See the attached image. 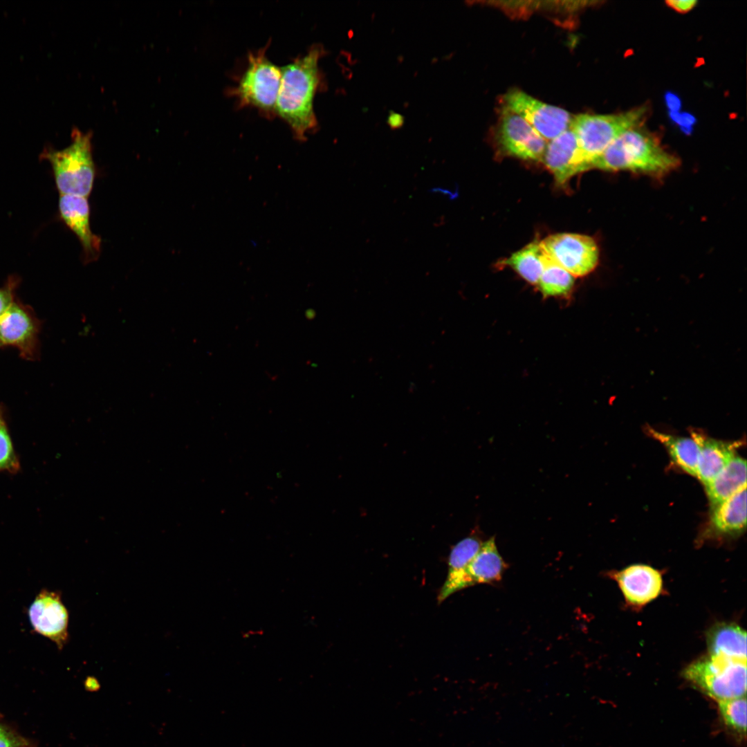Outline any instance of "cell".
Listing matches in <instances>:
<instances>
[{
	"label": "cell",
	"mask_w": 747,
	"mask_h": 747,
	"mask_svg": "<svg viewBox=\"0 0 747 747\" xmlns=\"http://www.w3.org/2000/svg\"><path fill=\"white\" fill-rule=\"evenodd\" d=\"M324 54L322 45H313L304 55L281 68L275 113L287 122L299 141H304L317 125L313 101L322 85L318 62Z\"/></svg>",
	"instance_id": "cell-1"
},
{
	"label": "cell",
	"mask_w": 747,
	"mask_h": 747,
	"mask_svg": "<svg viewBox=\"0 0 747 747\" xmlns=\"http://www.w3.org/2000/svg\"><path fill=\"white\" fill-rule=\"evenodd\" d=\"M679 164V159L665 149L658 138L639 126L616 138L593 162L591 169L662 176Z\"/></svg>",
	"instance_id": "cell-2"
},
{
	"label": "cell",
	"mask_w": 747,
	"mask_h": 747,
	"mask_svg": "<svg viewBox=\"0 0 747 747\" xmlns=\"http://www.w3.org/2000/svg\"><path fill=\"white\" fill-rule=\"evenodd\" d=\"M53 168L60 195L88 198L95 178L91 134L75 129L71 144L62 150H47L43 154Z\"/></svg>",
	"instance_id": "cell-3"
},
{
	"label": "cell",
	"mask_w": 747,
	"mask_h": 747,
	"mask_svg": "<svg viewBox=\"0 0 747 747\" xmlns=\"http://www.w3.org/2000/svg\"><path fill=\"white\" fill-rule=\"evenodd\" d=\"M646 106L615 114L582 113L572 118L570 128L576 136L582 158L587 170L593 162L620 134L641 126Z\"/></svg>",
	"instance_id": "cell-4"
},
{
	"label": "cell",
	"mask_w": 747,
	"mask_h": 747,
	"mask_svg": "<svg viewBox=\"0 0 747 747\" xmlns=\"http://www.w3.org/2000/svg\"><path fill=\"white\" fill-rule=\"evenodd\" d=\"M683 676L717 701L746 696V661L710 655L690 665Z\"/></svg>",
	"instance_id": "cell-5"
},
{
	"label": "cell",
	"mask_w": 747,
	"mask_h": 747,
	"mask_svg": "<svg viewBox=\"0 0 747 747\" xmlns=\"http://www.w3.org/2000/svg\"><path fill=\"white\" fill-rule=\"evenodd\" d=\"M267 48L248 55V65L230 94L239 105L258 109L266 116L275 113V107L282 78L281 68L268 59Z\"/></svg>",
	"instance_id": "cell-6"
},
{
	"label": "cell",
	"mask_w": 747,
	"mask_h": 747,
	"mask_svg": "<svg viewBox=\"0 0 747 747\" xmlns=\"http://www.w3.org/2000/svg\"><path fill=\"white\" fill-rule=\"evenodd\" d=\"M546 254L573 277H583L597 266L599 250L591 237L574 233L551 234L541 242Z\"/></svg>",
	"instance_id": "cell-7"
},
{
	"label": "cell",
	"mask_w": 747,
	"mask_h": 747,
	"mask_svg": "<svg viewBox=\"0 0 747 747\" xmlns=\"http://www.w3.org/2000/svg\"><path fill=\"white\" fill-rule=\"evenodd\" d=\"M506 109L519 116L546 140H551L570 127L572 116L566 110L542 102L514 89L504 96Z\"/></svg>",
	"instance_id": "cell-8"
},
{
	"label": "cell",
	"mask_w": 747,
	"mask_h": 747,
	"mask_svg": "<svg viewBox=\"0 0 747 747\" xmlns=\"http://www.w3.org/2000/svg\"><path fill=\"white\" fill-rule=\"evenodd\" d=\"M40 322L28 306L14 301L0 316V342L17 347L20 356L34 360L38 351Z\"/></svg>",
	"instance_id": "cell-9"
},
{
	"label": "cell",
	"mask_w": 747,
	"mask_h": 747,
	"mask_svg": "<svg viewBox=\"0 0 747 747\" xmlns=\"http://www.w3.org/2000/svg\"><path fill=\"white\" fill-rule=\"evenodd\" d=\"M499 143L507 154L524 160H542L546 140L519 116L504 108L500 121Z\"/></svg>",
	"instance_id": "cell-10"
},
{
	"label": "cell",
	"mask_w": 747,
	"mask_h": 747,
	"mask_svg": "<svg viewBox=\"0 0 747 747\" xmlns=\"http://www.w3.org/2000/svg\"><path fill=\"white\" fill-rule=\"evenodd\" d=\"M33 629L53 641L62 649L68 641V613L60 593L42 590L28 610Z\"/></svg>",
	"instance_id": "cell-11"
},
{
	"label": "cell",
	"mask_w": 747,
	"mask_h": 747,
	"mask_svg": "<svg viewBox=\"0 0 747 747\" xmlns=\"http://www.w3.org/2000/svg\"><path fill=\"white\" fill-rule=\"evenodd\" d=\"M58 207L61 219L82 245L84 263L96 261L100 254L102 240L91 230L90 205L87 198L60 195Z\"/></svg>",
	"instance_id": "cell-12"
},
{
	"label": "cell",
	"mask_w": 747,
	"mask_h": 747,
	"mask_svg": "<svg viewBox=\"0 0 747 747\" xmlns=\"http://www.w3.org/2000/svg\"><path fill=\"white\" fill-rule=\"evenodd\" d=\"M609 575L618 584L626 602L641 607L656 598L663 588L661 573L645 564H634Z\"/></svg>",
	"instance_id": "cell-13"
},
{
	"label": "cell",
	"mask_w": 747,
	"mask_h": 747,
	"mask_svg": "<svg viewBox=\"0 0 747 747\" xmlns=\"http://www.w3.org/2000/svg\"><path fill=\"white\" fill-rule=\"evenodd\" d=\"M542 160L562 186L574 175L587 170L576 136L570 127L547 142Z\"/></svg>",
	"instance_id": "cell-14"
},
{
	"label": "cell",
	"mask_w": 747,
	"mask_h": 747,
	"mask_svg": "<svg viewBox=\"0 0 747 747\" xmlns=\"http://www.w3.org/2000/svg\"><path fill=\"white\" fill-rule=\"evenodd\" d=\"M699 446L697 477L705 486L710 482L736 455L740 443L726 442L692 432Z\"/></svg>",
	"instance_id": "cell-15"
},
{
	"label": "cell",
	"mask_w": 747,
	"mask_h": 747,
	"mask_svg": "<svg viewBox=\"0 0 747 747\" xmlns=\"http://www.w3.org/2000/svg\"><path fill=\"white\" fill-rule=\"evenodd\" d=\"M483 541L474 532L459 541L452 548L448 561V573L438 596L441 604L454 593L466 587L465 570L480 549Z\"/></svg>",
	"instance_id": "cell-16"
},
{
	"label": "cell",
	"mask_w": 747,
	"mask_h": 747,
	"mask_svg": "<svg viewBox=\"0 0 747 747\" xmlns=\"http://www.w3.org/2000/svg\"><path fill=\"white\" fill-rule=\"evenodd\" d=\"M508 564L500 555L494 536L483 542L465 570L466 587L500 581Z\"/></svg>",
	"instance_id": "cell-17"
},
{
	"label": "cell",
	"mask_w": 747,
	"mask_h": 747,
	"mask_svg": "<svg viewBox=\"0 0 747 747\" xmlns=\"http://www.w3.org/2000/svg\"><path fill=\"white\" fill-rule=\"evenodd\" d=\"M710 524L719 535L734 536L744 531L746 526V488L712 507Z\"/></svg>",
	"instance_id": "cell-18"
},
{
	"label": "cell",
	"mask_w": 747,
	"mask_h": 747,
	"mask_svg": "<svg viewBox=\"0 0 747 747\" xmlns=\"http://www.w3.org/2000/svg\"><path fill=\"white\" fill-rule=\"evenodd\" d=\"M704 486L711 508L746 488V460L736 454L726 467Z\"/></svg>",
	"instance_id": "cell-19"
},
{
	"label": "cell",
	"mask_w": 747,
	"mask_h": 747,
	"mask_svg": "<svg viewBox=\"0 0 747 747\" xmlns=\"http://www.w3.org/2000/svg\"><path fill=\"white\" fill-rule=\"evenodd\" d=\"M707 642L710 655L746 661V633L735 624L714 626L708 631Z\"/></svg>",
	"instance_id": "cell-20"
},
{
	"label": "cell",
	"mask_w": 747,
	"mask_h": 747,
	"mask_svg": "<svg viewBox=\"0 0 747 747\" xmlns=\"http://www.w3.org/2000/svg\"><path fill=\"white\" fill-rule=\"evenodd\" d=\"M647 432L665 446L671 459L678 467L690 475L697 476L699 446L693 437L673 436L649 427H647Z\"/></svg>",
	"instance_id": "cell-21"
},
{
	"label": "cell",
	"mask_w": 747,
	"mask_h": 747,
	"mask_svg": "<svg viewBox=\"0 0 747 747\" xmlns=\"http://www.w3.org/2000/svg\"><path fill=\"white\" fill-rule=\"evenodd\" d=\"M545 252L540 242L535 241L501 261L508 266L528 282L538 283L544 267Z\"/></svg>",
	"instance_id": "cell-22"
},
{
	"label": "cell",
	"mask_w": 747,
	"mask_h": 747,
	"mask_svg": "<svg viewBox=\"0 0 747 747\" xmlns=\"http://www.w3.org/2000/svg\"><path fill=\"white\" fill-rule=\"evenodd\" d=\"M537 284L544 297L565 296L571 291L574 278L545 252L544 267Z\"/></svg>",
	"instance_id": "cell-23"
},
{
	"label": "cell",
	"mask_w": 747,
	"mask_h": 747,
	"mask_svg": "<svg viewBox=\"0 0 747 747\" xmlns=\"http://www.w3.org/2000/svg\"><path fill=\"white\" fill-rule=\"evenodd\" d=\"M719 710L725 724L741 736L746 732V696L718 701Z\"/></svg>",
	"instance_id": "cell-24"
},
{
	"label": "cell",
	"mask_w": 747,
	"mask_h": 747,
	"mask_svg": "<svg viewBox=\"0 0 747 747\" xmlns=\"http://www.w3.org/2000/svg\"><path fill=\"white\" fill-rule=\"evenodd\" d=\"M20 462L15 450L12 440L0 405V473H17Z\"/></svg>",
	"instance_id": "cell-25"
},
{
	"label": "cell",
	"mask_w": 747,
	"mask_h": 747,
	"mask_svg": "<svg viewBox=\"0 0 747 747\" xmlns=\"http://www.w3.org/2000/svg\"><path fill=\"white\" fill-rule=\"evenodd\" d=\"M17 284V280L12 277L3 287L0 288V316L15 301L14 293Z\"/></svg>",
	"instance_id": "cell-26"
},
{
	"label": "cell",
	"mask_w": 747,
	"mask_h": 747,
	"mask_svg": "<svg viewBox=\"0 0 747 747\" xmlns=\"http://www.w3.org/2000/svg\"><path fill=\"white\" fill-rule=\"evenodd\" d=\"M0 747H28L23 738L0 725Z\"/></svg>",
	"instance_id": "cell-27"
},
{
	"label": "cell",
	"mask_w": 747,
	"mask_h": 747,
	"mask_svg": "<svg viewBox=\"0 0 747 747\" xmlns=\"http://www.w3.org/2000/svg\"><path fill=\"white\" fill-rule=\"evenodd\" d=\"M666 3L674 10L684 13L691 10L697 3L695 0H670Z\"/></svg>",
	"instance_id": "cell-28"
},
{
	"label": "cell",
	"mask_w": 747,
	"mask_h": 747,
	"mask_svg": "<svg viewBox=\"0 0 747 747\" xmlns=\"http://www.w3.org/2000/svg\"><path fill=\"white\" fill-rule=\"evenodd\" d=\"M387 124L392 129L400 128L404 124V117L400 113L391 111L387 118Z\"/></svg>",
	"instance_id": "cell-29"
},
{
	"label": "cell",
	"mask_w": 747,
	"mask_h": 747,
	"mask_svg": "<svg viewBox=\"0 0 747 747\" xmlns=\"http://www.w3.org/2000/svg\"><path fill=\"white\" fill-rule=\"evenodd\" d=\"M85 687L89 690H96L99 688V684L94 678L88 677L85 682Z\"/></svg>",
	"instance_id": "cell-30"
},
{
	"label": "cell",
	"mask_w": 747,
	"mask_h": 747,
	"mask_svg": "<svg viewBox=\"0 0 747 747\" xmlns=\"http://www.w3.org/2000/svg\"><path fill=\"white\" fill-rule=\"evenodd\" d=\"M3 347V344H1V342H0V348H1V347Z\"/></svg>",
	"instance_id": "cell-31"
}]
</instances>
